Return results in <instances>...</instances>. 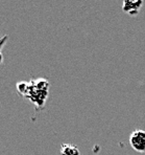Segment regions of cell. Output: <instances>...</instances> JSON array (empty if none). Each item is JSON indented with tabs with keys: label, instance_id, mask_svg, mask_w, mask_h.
Listing matches in <instances>:
<instances>
[{
	"label": "cell",
	"instance_id": "cell-1",
	"mask_svg": "<svg viewBox=\"0 0 145 155\" xmlns=\"http://www.w3.org/2000/svg\"><path fill=\"white\" fill-rule=\"evenodd\" d=\"M130 145L135 151L145 152V131L141 129H136L130 136Z\"/></svg>",
	"mask_w": 145,
	"mask_h": 155
},
{
	"label": "cell",
	"instance_id": "cell-2",
	"mask_svg": "<svg viewBox=\"0 0 145 155\" xmlns=\"http://www.w3.org/2000/svg\"><path fill=\"white\" fill-rule=\"evenodd\" d=\"M61 155H80V151L75 145L63 143L61 146Z\"/></svg>",
	"mask_w": 145,
	"mask_h": 155
},
{
	"label": "cell",
	"instance_id": "cell-3",
	"mask_svg": "<svg viewBox=\"0 0 145 155\" xmlns=\"http://www.w3.org/2000/svg\"><path fill=\"white\" fill-rule=\"evenodd\" d=\"M17 89L19 91L20 93H22V94H24V93L26 92V91H28V84L27 83H19L17 85Z\"/></svg>",
	"mask_w": 145,
	"mask_h": 155
}]
</instances>
